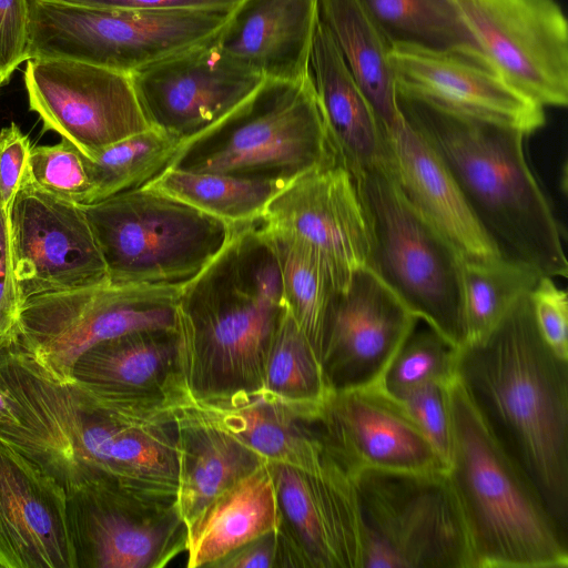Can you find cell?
I'll return each mask as SVG.
<instances>
[{
  "label": "cell",
  "instance_id": "38",
  "mask_svg": "<svg viewBox=\"0 0 568 568\" xmlns=\"http://www.w3.org/2000/svg\"><path fill=\"white\" fill-rule=\"evenodd\" d=\"M450 383L424 384L397 400L447 465L452 446Z\"/></svg>",
  "mask_w": 568,
  "mask_h": 568
},
{
  "label": "cell",
  "instance_id": "4",
  "mask_svg": "<svg viewBox=\"0 0 568 568\" xmlns=\"http://www.w3.org/2000/svg\"><path fill=\"white\" fill-rule=\"evenodd\" d=\"M447 476L474 568H567L568 532L498 445L456 379L449 385Z\"/></svg>",
  "mask_w": 568,
  "mask_h": 568
},
{
  "label": "cell",
  "instance_id": "45",
  "mask_svg": "<svg viewBox=\"0 0 568 568\" xmlns=\"http://www.w3.org/2000/svg\"><path fill=\"white\" fill-rule=\"evenodd\" d=\"M0 423H17L9 396L0 383Z\"/></svg>",
  "mask_w": 568,
  "mask_h": 568
},
{
  "label": "cell",
  "instance_id": "27",
  "mask_svg": "<svg viewBox=\"0 0 568 568\" xmlns=\"http://www.w3.org/2000/svg\"><path fill=\"white\" fill-rule=\"evenodd\" d=\"M178 358V331H136L88 349L75 362L72 378L110 394H166L176 378Z\"/></svg>",
  "mask_w": 568,
  "mask_h": 568
},
{
  "label": "cell",
  "instance_id": "11",
  "mask_svg": "<svg viewBox=\"0 0 568 568\" xmlns=\"http://www.w3.org/2000/svg\"><path fill=\"white\" fill-rule=\"evenodd\" d=\"M67 516L77 568H162L186 552L176 499L89 481L67 494Z\"/></svg>",
  "mask_w": 568,
  "mask_h": 568
},
{
  "label": "cell",
  "instance_id": "36",
  "mask_svg": "<svg viewBox=\"0 0 568 568\" xmlns=\"http://www.w3.org/2000/svg\"><path fill=\"white\" fill-rule=\"evenodd\" d=\"M457 349L429 325L418 327L417 323L377 385L398 400L420 385L450 383L455 378Z\"/></svg>",
  "mask_w": 568,
  "mask_h": 568
},
{
  "label": "cell",
  "instance_id": "29",
  "mask_svg": "<svg viewBox=\"0 0 568 568\" xmlns=\"http://www.w3.org/2000/svg\"><path fill=\"white\" fill-rule=\"evenodd\" d=\"M317 21L386 132L403 116L390 61L392 44L358 0H317Z\"/></svg>",
  "mask_w": 568,
  "mask_h": 568
},
{
  "label": "cell",
  "instance_id": "3",
  "mask_svg": "<svg viewBox=\"0 0 568 568\" xmlns=\"http://www.w3.org/2000/svg\"><path fill=\"white\" fill-rule=\"evenodd\" d=\"M403 116L442 158L505 258L567 277L559 224L532 174L518 129L460 114L397 89Z\"/></svg>",
  "mask_w": 568,
  "mask_h": 568
},
{
  "label": "cell",
  "instance_id": "5",
  "mask_svg": "<svg viewBox=\"0 0 568 568\" xmlns=\"http://www.w3.org/2000/svg\"><path fill=\"white\" fill-rule=\"evenodd\" d=\"M337 162L307 77L265 79L224 120L181 145L168 168L292 181Z\"/></svg>",
  "mask_w": 568,
  "mask_h": 568
},
{
  "label": "cell",
  "instance_id": "34",
  "mask_svg": "<svg viewBox=\"0 0 568 568\" xmlns=\"http://www.w3.org/2000/svg\"><path fill=\"white\" fill-rule=\"evenodd\" d=\"M541 275L527 264L505 257L463 258L466 342L491 331L517 300L534 288Z\"/></svg>",
  "mask_w": 568,
  "mask_h": 568
},
{
  "label": "cell",
  "instance_id": "40",
  "mask_svg": "<svg viewBox=\"0 0 568 568\" xmlns=\"http://www.w3.org/2000/svg\"><path fill=\"white\" fill-rule=\"evenodd\" d=\"M297 562L280 527L227 554L211 568H296Z\"/></svg>",
  "mask_w": 568,
  "mask_h": 568
},
{
  "label": "cell",
  "instance_id": "26",
  "mask_svg": "<svg viewBox=\"0 0 568 568\" xmlns=\"http://www.w3.org/2000/svg\"><path fill=\"white\" fill-rule=\"evenodd\" d=\"M170 406L178 423L176 506L189 531L219 496L266 460L230 434Z\"/></svg>",
  "mask_w": 568,
  "mask_h": 568
},
{
  "label": "cell",
  "instance_id": "24",
  "mask_svg": "<svg viewBox=\"0 0 568 568\" xmlns=\"http://www.w3.org/2000/svg\"><path fill=\"white\" fill-rule=\"evenodd\" d=\"M317 26V0H240L215 44L264 79L303 81Z\"/></svg>",
  "mask_w": 568,
  "mask_h": 568
},
{
  "label": "cell",
  "instance_id": "12",
  "mask_svg": "<svg viewBox=\"0 0 568 568\" xmlns=\"http://www.w3.org/2000/svg\"><path fill=\"white\" fill-rule=\"evenodd\" d=\"M23 81L29 108L44 129L89 159L150 128L130 74L77 60L32 58Z\"/></svg>",
  "mask_w": 568,
  "mask_h": 568
},
{
  "label": "cell",
  "instance_id": "39",
  "mask_svg": "<svg viewBox=\"0 0 568 568\" xmlns=\"http://www.w3.org/2000/svg\"><path fill=\"white\" fill-rule=\"evenodd\" d=\"M536 325L550 349L568 359V302L552 277L541 275L529 293Z\"/></svg>",
  "mask_w": 568,
  "mask_h": 568
},
{
  "label": "cell",
  "instance_id": "23",
  "mask_svg": "<svg viewBox=\"0 0 568 568\" xmlns=\"http://www.w3.org/2000/svg\"><path fill=\"white\" fill-rule=\"evenodd\" d=\"M403 115V114H402ZM388 175L406 200L455 246L465 260L503 257L477 221L450 171L404 116L386 131Z\"/></svg>",
  "mask_w": 568,
  "mask_h": 568
},
{
  "label": "cell",
  "instance_id": "20",
  "mask_svg": "<svg viewBox=\"0 0 568 568\" xmlns=\"http://www.w3.org/2000/svg\"><path fill=\"white\" fill-rule=\"evenodd\" d=\"M0 568H77L65 490L1 439Z\"/></svg>",
  "mask_w": 568,
  "mask_h": 568
},
{
  "label": "cell",
  "instance_id": "21",
  "mask_svg": "<svg viewBox=\"0 0 568 568\" xmlns=\"http://www.w3.org/2000/svg\"><path fill=\"white\" fill-rule=\"evenodd\" d=\"M397 89L447 110L500 123L526 135L545 125L544 108L490 68L462 55L392 47Z\"/></svg>",
  "mask_w": 568,
  "mask_h": 568
},
{
  "label": "cell",
  "instance_id": "10",
  "mask_svg": "<svg viewBox=\"0 0 568 568\" xmlns=\"http://www.w3.org/2000/svg\"><path fill=\"white\" fill-rule=\"evenodd\" d=\"M182 284H102L48 293L22 303L13 335L55 376L72 378L91 347L146 329L178 331Z\"/></svg>",
  "mask_w": 568,
  "mask_h": 568
},
{
  "label": "cell",
  "instance_id": "13",
  "mask_svg": "<svg viewBox=\"0 0 568 568\" xmlns=\"http://www.w3.org/2000/svg\"><path fill=\"white\" fill-rule=\"evenodd\" d=\"M486 60L540 106L568 102V26L556 0H454Z\"/></svg>",
  "mask_w": 568,
  "mask_h": 568
},
{
  "label": "cell",
  "instance_id": "2",
  "mask_svg": "<svg viewBox=\"0 0 568 568\" xmlns=\"http://www.w3.org/2000/svg\"><path fill=\"white\" fill-rule=\"evenodd\" d=\"M285 310L277 260L260 221L237 225L221 252L181 286L180 388L201 398L258 394Z\"/></svg>",
  "mask_w": 568,
  "mask_h": 568
},
{
  "label": "cell",
  "instance_id": "15",
  "mask_svg": "<svg viewBox=\"0 0 568 568\" xmlns=\"http://www.w3.org/2000/svg\"><path fill=\"white\" fill-rule=\"evenodd\" d=\"M131 80L150 128L183 145L224 120L265 79L214 40L134 72Z\"/></svg>",
  "mask_w": 568,
  "mask_h": 568
},
{
  "label": "cell",
  "instance_id": "18",
  "mask_svg": "<svg viewBox=\"0 0 568 568\" xmlns=\"http://www.w3.org/2000/svg\"><path fill=\"white\" fill-rule=\"evenodd\" d=\"M402 300L368 267L338 293L325 328L321 365L331 392L378 384L418 323Z\"/></svg>",
  "mask_w": 568,
  "mask_h": 568
},
{
  "label": "cell",
  "instance_id": "43",
  "mask_svg": "<svg viewBox=\"0 0 568 568\" xmlns=\"http://www.w3.org/2000/svg\"><path fill=\"white\" fill-rule=\"evenodd\" d=\"M22 301L14 276L7 210H0V344L14 331Z\"/></svg>",
  "mask_w": 568,
  "mask_h": 568
},
{
  "label": "cell",
  "instance_id": "14",
  "mask_svg": "<svg viewBox=\"0 0 568 568\" xmlns=\"http://www.w3.org/2000/svg\"><path fill=\"white\" fill-rule=\"evenodd\" d=\"M7 216L22 303L42 294L110 283L83 205L52 196L24 175Z\"/></svg>",
  "mask_w": 568,
  "mask_h": 568
},
{
  "label": "cell",
  "instance_id": "19",
  "mask_svg": "<svg viewBox=\"0 0 568 568\" xmlns=\"http://www.w3.org/2000/svg\"><path fill=\"white\" fill-rule=\"evenodd\" d=\"M316 422L329 454L355 477L367 468L448 469L400 404L377 384L329 390L316 414Z\"/></svg>",
  "mask_w": 568,
  "mask_h": 568
},
{
  "label": "cell",
  "instance_id": "42",
  "mask_svg": "<svg viewBox=\"0 0 568 568\" xmlns=\"http://www.w3.org/2000/svg\"><path fill=\"white\" fill-rule=\"evenodd\" d=\"M31 144L29 138L16 124L0 130V206L7 210L28 166Z\"/></svg>",
  "mask_w": 568,
  "mask_h": 568
},
{
  "label": "cell",
  "instance_id": "9",
  "mask_svg": "<svg viewBox=\"0 0 568 568\" xmlns=\"http://www.w3.org/2000/svg\"><path fill=\"white\" fill-rule=\"evenodd\" d=\"M356 487L363 568H474L447 471L367 468Z\"/></svg>",
  "mask_w": 568,
  "mask_h": 568
},
{
  "label": "cell",
  "instance_id": "16",
  "mask_svg": "<svg viewBox=\"0 0 568 568\" xmlns=\"http://www.w3.org/2000/svg\"><path fill=\"white\" fill-rule=\"evenodd\" d=\"M268 467L281 514L280 529L297 567L363 568L356 477L333 456L317 471L280 463H268Z\"/></svg>",
  "mask_w": 568,
  "mask_h": 568
},
{
  "label": "cell",
  "instance_id": "30",
  "mask_svg": "<svg viewBox=\"0 0 568 568\" xmlns=\"http://www.w3.org/2000/svg\"><path fill=\"white\" fill-rule=\"evenodd\" d=\"M392 47L465 57L493 70L454 0H358Z\"/></svg>",
  "mask_w": 568,
  "mask_h": 568
},
{
  "label": "cell",
  "instance_id": "37",
  "mask_svg": "<svg viewBox=\"0 0 568 568\" xmlns=\"http://www.w3.org/2000/svg\"><path fill=\"white\" fill-rule=\"evenodd\" d=\"M26 176L52 196L89 204L92 186L85 155L65 139L51 145L31 146Z\"/></svg>",
  "mask_w": 568,
  "mask_h": 568
},
{
  "label": "cell",
  "instance_id": "22",
  "mask_svg": "<svg viewBox=\"0 0 568 568\" xmlns=\"http://www.w3.org/2000/svg\"><path fill=\"white\" fill-rule=\"evenodd\" d=\"M166 398L174 407L230 434L268 463L317 471L332 456L316 416L261 394L200 398L171 385Z\"/></svg>",
  "mask_w": 568,
  "mask_h": 568
},
{
  "label": "cell",
  "instance_id": "44",
  "mask_svg": "<svg viewBox=\"0 0 568 568\" xmlns=\"http://www.w3.org/2000/svg\"><path fill=\"white\" fill-rule=\"evenodd\" d=\"M72 6L113 10H232L240 0H50Z\"/></svg>",
  "mask_w": 568,
  "mask_h": 568
},
{
  "label": "cell",
  "instance_id": "32",
  "mask_svg": "<svg viewBox=\"0 0 568 568\" xmlns=\"http://www.w3.org/2000/svg\"><path fill=\"white\" fill-rule=\"evenodd\" d=\"M290 182L168 168L145 186L226 223L242 225L260 221L267 204Z\"/></svg>",
  "mask_w": 568,
  "mask_h": 568
},
{
  "label": "cell",
  "instance_id": "46",
  "mask_svg": "<svg viewBox=\"0 0 568 568\" xmlns=\"http://www.w3.org/2000/svg\"><path fill=\"white\" fill-rule=\"evenodd\" d=\"M0 210H1V206H0Z\"/></svg>",
  "mask_w": 568,
  "mask_h": 568
},
{
  "label": "cell",
  "instance_id": "25",
  "mask_svg": "<svg viewBox=\"0 0 568 568\" xmlns=\"http://www.w3.org/2000/svg\"><path fill=\"white\" fill-rule=\"evenodd\" d=\"M308 78L339 163L353 176L388 173L392 156L386 132L318 21L311 48Z\"/></svg>",
  "mask_w": 568,
  "mask_h": 568
},
{
  "label": "cell",
  "instance_id": "1",
  "mask_svg": "<svg viewBox=\"0 0 568 568\" xmlns=\"http://www.w3.org/2000/svg\"><path fill=\"white\" fill-rule=\"evenodd\" d=\"M529 293L485 336L458 347L455 377L568 532V359L544 341Z\"/></svg>",
  "mask_w": 568,
  "mask_h": 568
},
{
  "label": "cell",
  "instance_id": "35",
  "mask_svg": "<svg viewBox=\"0 0 568 568\" xmlns=\"http://www.w3.org/2000/svg\"><path fill=\"white\" fill-rule=\"evenodd\" d=\"M180 146L179 140L149 128L108 146L94 159L85 156L92 186L89 204L145 186L170 165Z\"/></svg>",
  "mask_w": 568,
  "mask_h": 568
},
{
  "label": "cell",
  "instance_id": "31",
  "mask_svg": "<svg viewBox=\"0 0 568 568\" xmlns=\"http://www.w3.org/2000/svg\"><path fill=\"white\" fill-rule=\"evenodd\" d=\"M260 229L276 256L286 307L321 359L325 328L338 294L331 270L302 239L261 224Z\"/></svg>",
  "mask_w": 568,
  "mask_h": 568
},
{
  "label": "cell",
  "instance_id": "7",
  "mask_svg": "<svg viewBox=\"0 0 568 568\" xmlns=\"http://www.w3.org/2000/svg\"><path fill=\"white\" fill-rule=\"evenodd\" d=\"M232 10H113L28 0V58L77 60L131 75L213 42Z\"/></svg>",
  "mask_w": 568,
  "mask_h": 568
},
{
  "label": "cell",
  "instance_id": "8",
  "mask_svg": "<svg viewBox=\"0 0 568 568\" xmlns=\"http://www.w3.org/2000/svg\"><path fill=\"white\" fill-rule=\"evenodd\" d=\"M354 178L372 232L367 266L419 321L460 347L466 342L463 256L386 172Z\"/></svg>",
  "mask_w": 568,
  "mask_h": 568
},
{
  "label": "cell",
  "instance_id": "6",
  "mask_svg": "<svg viewBox=\"0 0 568 568\" xmlns=\"http://www.w3.org/2000/svg\"><path fill=\"white\" fill-rule=\"evenodd\" d=\"M111 284H184L237 225L143 186L83 205Z\"/></svg>",
  "mask_w": 568,
  "mask_h": 568
},
{
  "label": "cell",
  "instance_id": "17",
  "mask_svg": "<svg viewBox=\"0 0 568 568\" xmlns=\"http://www.w3.org/2000/svg\"><path fill=\"white\" fill-rule=\"evenodd\" d=\"M266 229L288 232L325 261L338 293L367 266L372 252L369 220L353 174L339 162L308 171L288 183L260 220Z\"/></svg>",
  "mask_w": 568,
  "mask_h": 568
},
{
  "label": "cell",
  "instance_id": "28",
  "mask_svg": "<svg viewBox=\"0 0 568 568\" xmlns=\"http://www.w3.org/2000/svg\"><path fill=\"white\" fill-rule=\"evenodd\" d=\"M281 514L268 463L219 496L187 531V568L210 567L280 527Z\"/></svg>",
  "mask_w": 568,
  "mask_h": 568
},
{
  "label": "cell",
  "instance_id": "33",
  "mask_svg": "<svg viewBox=\"0 0 568 568\" xmlns=\"http://www.w3.org/2000/svg\"><path fill=\"white\" fill-rule=\"evenodd\" d=\"M328 392L320 356L286 307L266 351L258 394L315 417Z\"/></svg>",
  "mask_w": 568,
  "mask_h": 568
},
{
  "label": "cell",
  "instance_id": "41",
  "mask_svg": "<svg viewBox=\"0 0 568 568\" xmlns=\"http://www.w3.org/2000/svg\"><path fill=\"white\" fill-rule=\"evenodd\" d=\"M28 0H0V74L7 83L28 58Z\"/></svg>",
  "mask_w": 568,
  "mask_h": 568
}]
</instances>
